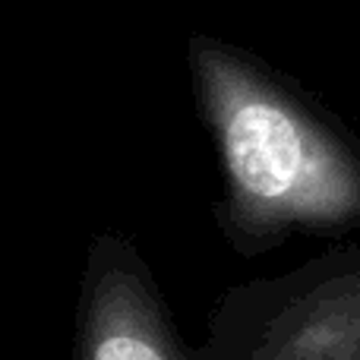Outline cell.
I'll use <instances>...</instances> for the list:
<instances>
[{"mask_svg": "<svg viewBox=\"0 0 360 360\" xmlns=\"http://www.w3.org/2000/svg\"><path fill=\"white\" fill-rule=\"evenodd\" d=\"M199 111L215 139V224L240 259L360 231V146L304 98L218 48H196Z\"/></svg>", "mask_w": 360, "mask_h": 360, "instance_id": "1", "label": "cell"}, {"mask_svg": "<svg viewBox=\"0 0 360 360\" xmlns=\"http://www.w3.org/2000/svg\"><path fill=\"white\" fill-rule=\"evenodd\" d=\"M199 360H360V243L224 288Z\"/></svg>", "mask_w": 360, "mask_h": 360, "instance_id": "2", "label": "cell"}, {"mask_svg": "<svg viewBox=\"0 0 360 360\" xmlns=\"http://www.w3.org/2000/svg\"><path fill=\"white\" fill-rule=\"evenodd\" d=\"M70 360H199L146 256L114 228L89 240Z\"/></svg>", "mask_w": 360, "mask_h": 360, "instance_id": "3", "label": "cell"}]
</instances>
